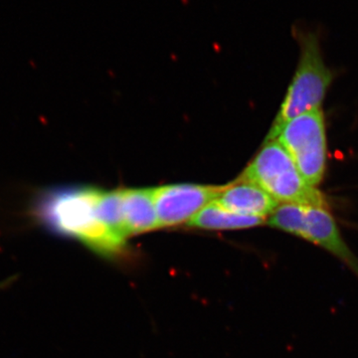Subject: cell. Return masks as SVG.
Returning a JSON list of instances; mask_svg holds the SVG:
<instances>
[{
	"mask_svg": "<svg viewBox=\"0 0 358 358\" xmlns=\"http://www.w3.org/2000/svg\"><path fill=\"white\" fill-rule=\"evenodd\" d=\"M214 201L233 213L263 219L268 217L278 206V202L262 188L240 178L224 186Z\"/></svg>",
	"mask_w": 358,
	"mask_h": 358,
	"instance_id": "cell-7",
	"label": "cell"
},
{
	"mask_svg": "<svg viewBox=\"0 0 358 358\" xmlns=\"http://www.w3.org/2000/svg\"><path fill=\"white\" fill-rule=\"evenodd\" d=\"M224 186L171 185L154 188L159 227L187 223L207 204L216 200Z\"/></svg>",
	"mask_w": 358,
	"mask_h": 358,
	"instance_id": "cell-6",
	"label": "cell"
},
{
	"mask_svg": "<svg viewBox=\"0 0 358 358\" xmlns=\"http://www.w3.org/2000/svg\"><path fill=\"white\" fill-rule=\"evenodd\" d=\"M293 35L300 46V60L268 134L296 115L322 107L334 80L333 72L324 63L319 27L296 23Z\"/></svg>",
	"mask_w": 358,
	"mask_h": 358,
	"instance_id": "cell-2",
	"label": "cell"
},
{
	"mask_svg": "<svg viewBox=\"0 0 358 358\" xmlns=\"http://www.w3.org/2000/svg\"><path fill=\"white\" fill-rule=\"evenodd\" d=\"M96 214L101 222L117 237L126 240L129 236L122 210V190L99 193Z\"/></svg>",
	"mask_w": 358,
	"mask_h": 358,
	"instance_id": "cell-10",
	"label": "cell"
},
{
	"mask_svg": "<svg viewBox=\"0 0 358 358\" xmlns=\"http://www.w3.org/2000/svg\"><path fill=\"white\" fill-rule=\"evenodd\" d=\"M99 193L96 188L82 186L39 188L30 199L29 214L49 232L79 240L102 255H117L126 247V240L110 232L99 219Z\"/></svg>",
	"mask_w": 358,
	"mask_h": 358,
	"instance_id": "cell-1",
	"label": "cell"
},
{
	"mask_svg": "<svg viewBox=\"0 0 358 358\" xmlns=\"http://www.w3.org/2000/svg\"><path fill=\"white\" fill-rule=\"evenodd\" d=\"M268 226L317 245L336 257L358 279V257L350 248L329 208L280 204L266 221Z\"/></svg>",
	"mask_w": 358,
	"mask_h": 358,
	"instance_id": "cell-4",
	"label": "cell"
},
{
	"mask_svg": "<svg viewBox=\"0 0 358 358\" xmlns=\"http://www.w3.org/2000/svg\"><path fill=\"white\" fill-rule=\"evenodd\" d=\"M122 210L129 235L159 228L154 188L122 190Z\"/></svg>",
	"mask_w": 358,
	"mask_h": 358,
	"instance_id": "cell-8",
	"label": "cell"
},
{
	"mask_svg": "<svg viewBox=\"0 0 358 358\" xmlns=\"http://www.w3.org/2000/svg\"><path fill=\"white\" fill-rule=\"evenodd\" d=\"M265 222L263 218L233 213L224 209L215 201H212L190 219L187 225L200 229L235 230L255 227Z\"/></svg>",
	"mask_w": 358,
	"mask_h": 358,
	"instance_id": "cell-9",
	"label": "cell"
},
{
	"mask_svg": "<svg viewBox=\"0 0 358 358\" xmlns=\"http://www.w3.org/2000/svg\"><path fill=\"white\" fill-rule=\"evenodd\" d=\"M240 178L258 185L278 203L329 208L326 195L308 185L277 140L266 141Z\"/></svg>",
	"mask_w": 358,
	"mask_h": 358,
	"instance_id": "cell-3",
	"label": "cell"
},
{
	"mask_svg": "<svg viewBox=\"0 0 358 358\" xmlns=\"http://www.w3.org/2000/svg\"><path fill=\"white\" fill-rule=\"evenodd\" d=\"M277 140L288 152L308 185L317 187L326 173V121L322 107L296 115L282 124L267 140Z\"/></svg>",
	"mask_w": 358,
	"mask_h": 358,
	"instance_id": "cell-5",
	"label": "cell"
}]
</instances>
